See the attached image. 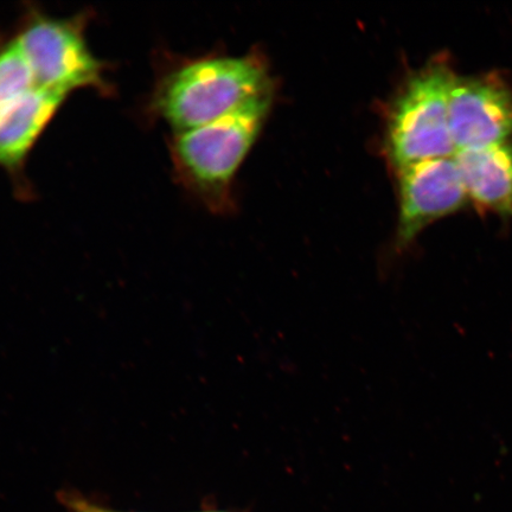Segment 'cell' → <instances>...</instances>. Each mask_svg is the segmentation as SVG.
Segmentation results:
<instances>
[{"mask_svg": "<svg viewBox=\"0 0 512 512\" xmlns=\"http://www.w3.org/2000/svg\"><path fill=\"white\" fill-rule=\"evenodd\" d=\"M32 87L35 86L28 63L16 41H11L0 49V111L16 96Z\"/></svg>", "mask_w": 512, "mask_h": 512, "instance_id": "cell-9", "label": "cell"}, {"mask_svg": "<svg viewBox=\"0 0 512 512\" xmlns=\"http://www.w3.org/2000/svg\"><path fill=\"white\" fill-rule=\"evenodd\" d=\"M448 126L456 152L512 142V88L494 73L454 78Z\"/></svg>", "mask_w": 512, "mask_h": 512, "instance_id": "cell-6", "label": "cell"}, {"mask_svg": "<svg viewBox=\"0 0 512 512\" xmlns=\"http://www.w3.org/2000/svg\"><path fill=\"white\" fill-rule=\"evenodd\" d=\"M82 22L36 15L24 25L15 41L35 87L67 95L80 88L110 89L104 63L87 46Z\"/></svg>", "mask_w": 512, "mask_h": 512, "instance_id": "cell-4", "label": "cell"}, {"mask_svg": "<svg viewBox=\"0 0 512 512\" xmlns=\"http://www.w3.org/2000/svg\"><path fill=\"white\" fill-rule=\"evenodd\" d=\"M454 78L446 57H434L409 75L394 96L384 143L396 170L456 153L448 126V95Z\"/></svg>", "mask_w": 512, "mask_h": 512, "instance_id": "cell-3", "label": "cell"}, {"mask_svg": "<svg viewBox=\"0 0 512 512\" xmlns=\"http://www.w3.org/2000/svg\"><path fill=\"white\" fill-rule=\"evenodd\" d=\"M469 201L484 213L512 216V142L454 153Z\"/></svg>", "mask_w": 512, "mask_h": 512, "instance_id": "cell-8", "label": "cell"}, {"mask_svg": "<svg viewBox=\"0 0 512 512\" xmlns=\"http://www.w3.org/2000/svg\"><path fill=\"white\" fill-rule=\"evenodd\" d=\"M60 499L69 512H117L99 507V505L87 501L78 494H72V492H64L60 495Z\"/></svg>", "mask_w": 512, "mask_h": 512, "instance_id": "cell-10", "label": "cell"}, {"mask_svg": "<svg viewBox=\"0 0 512 512\" xmlns=\"http://www.w3.org/2000/svg\"><path fill=\"white\" fill-rule=\"evenodd\" d=\"M396 171L399 221L394 251L399 254L411 247L422 230L463 209L469 197L454 155L422 160Z\"/></svg>", "mask_w": 512, "mask_h": 512, "instance_id": "cell-5", "label": "cell"}, {"mask_svg": "<svg viewBox=\"0 0 512 512\" xmlns=\"http://www.w3.org/2000/svg\"><path fill=\"white\" fill-rule=\"evenodd\" d=\"M273 89L208 125L178 133L171 144L179 179L207 207L224 211L232 203L236 172L265 125Z\"/></svg>", "mask_w": 512, "mask_h": 512, "instance_id": "cell-2", "label": "cell"}, {"mask_svg": "<svg viewBox=\"0 0 512 512\" xmlns=\"http://www.w3.org/2000/svg\"><path fill=\"white\" fill-rule=\"evenodd\" d=\"M67 94L32 87L0 111V165L18 172Z\"/></svg>", "mask_w": 512, "mask_h": 512, "instance_id": "cell-7", "label": "cell"}, {"mask_svg": "<svg viewBox=\"0 0 512 512\" xmlns=\"http://www.w3.org/2000/svg\"><path fill=\"white\" fill-rule=\"evenodd\" d=\"M272 89L266 62L258 55L207 57L165 74L153 107L178 134L226 117Z\"/></svg>", "mask_w": 512, "mask_h": 512, "instance_id": "cell-1", "label": "cell"}]
</instances>
